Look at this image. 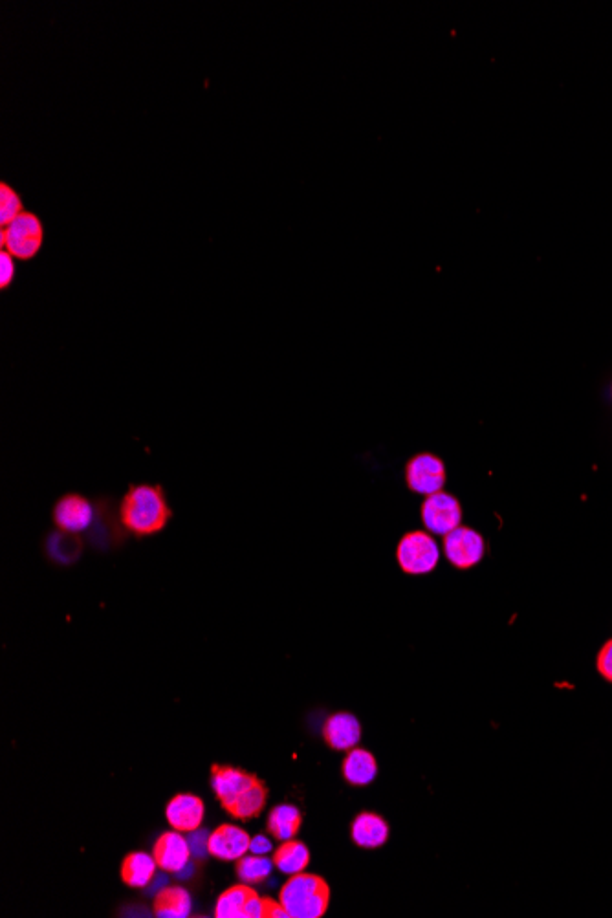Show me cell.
Here are the masks:
<instances>
[{
    "mask_svg": "<svg viewBox=\"0 0 612 918\" xmlns=\"http://www.w3.org/2000/svg\"><path fill=\"white\" fill-rule=\"evenodd\" d=\"M118 519L121 526L138 539L164 532L173 519V508L169 506L164 486L151 482L131 484L118 504Z\"/></svg>",
    "mask_w": 612,
    "mask_h": 918,
    "instance_id": "6da1fadb",
    "label": "cell"
},
{
    "mask_svg": "<svg viewBox=\"0 0 612 918\" xmlns=\"http://www.w3.org/2000/svg\"><path fill=\"white\" fill-rule=\"evenodd\" d=\"M211 787L222 809L235 820H253L261 816L268 799V788L263 781L235 766L213 765Z\"/></svg>",
    "mask_w": 612,
    "mask_h": 918,
    "instance_id": "7a4b0ae2",
    "label": "cell"
},
{
    "mask_svg": "<svg viewBox=\"0 0 612 918\" xmlns=\"http://www.w3.org/2000/svg\"><path fill=\"white\" fill-rule=\"evenodd\" d=\"M52 519L59 530L79 536L92 530L94 525H98L112 541L120 536L114 528V503L107 497L90 499L83 493H65L55 501Z\"/></svg>",
    "mask_w": 612,
    "mask_h": 918,
    "instance_id": "3957f363",
    "label": "cell"
},
{
    "mask_svg": "<svg viewBox=\"0 0 612 918\" xmlns=\"http://www.w3.org/2000/svg\"><path fill=\"white\" fill-rule=\"evenodd\" d=\"M279 902L290 918H321L330 904V887L325 878L303 871L290 876L281 887Z\"/></svg>",
    "mask_w": 612,
    "mask_h": 918,
    "instance_id": "277c9868",
    "label": "cell"
},
{
    "mask_svg": "<svg viewBox=\"0 0 612 918\" xmlns=\"http://www.w3.org/2000/svg\"><path fill=\"white\" fill-rule=\"evenodd\" d=\"M44 244L43 220L33 211H22L17 219L0 230V246L17 261H32Z\"/></svg>",
    "mask_w": 612,
    "mask_h": 918,
    "instance_id": "5b68a950",
    "label": "cell"
},
{
    "mask_svg": "<svg viewBox=\"0 0 612 918\" xmlns=\"http://www.w3.org/2000/svg\"><path fill=\"white\" fill-rule=\"evenodd\" d=\"M440 559V548L431 534L415 530L407 532L398 547H396V561L402 572L409 576H424L437 569Z\"/></svg>",
    "mask_w": 612,
    "mask_h": 918,
    "instance_id": "8992f818",
    "label": "cell"
},
{
    "mask_svg": "<svg viewBox=\"0 0 612 918\" xmlns=\"http://www.w3.org/2000/svg\"><path fill=\"white\" fill-rule=\"evenodd\" d=\"M405 484L418 495H433L442 492L446 484L444 462L433 453H418L405 464Z\"/></svg>",
    "mask_w": 612,
    "mask_h": 918,
    "instance_id": "52a82bcc",
    "label": "cell"
},
{
    "mask_svg": "<svg viewBox=\"0 0 612 918\" xmlns=\"http://www.w3.org/2000/svg\"><path fill=\"white\" fill-rule=\"evenodd\" d=\"M442 550L453 567L460 570L471 569L479 565L484 558L486 541L477 530L459 526L453 532H449L448 536H444Z\"/></svg>",
    "mask_w": 612,
    "mask_h": 918,
    "instance_id": "ba28073f",
    "label": "cell"
},
{
    "mask_svg": "<svg viewBox=\"0 0 612 918\" xmlns=\"http://www.w3.org/2000/svg\"><path fill=\"white\" fill-rule=\"evenodd\" d=\"M420 515L427 532L442 537L448 536L449 532L459 528L462 523V508L459 501L446 492L427 495L420 508Z\"/></svg>",
    "mask_w": 612,
    "mask_h": 918,
    "instance_id": "9c48e42d",
    "label": "cell"
},
{
    "mask_svg": "<svg viewBox=\"0 0 612 918\" xmlns=\"http://www.w3.org/2000/svg\"><path fill=\"white\" fill-rule=\"evenodd\" d=\"M217 918H264L263 898L250 884L226 889L215 906Z\"/></svg>",
    "mask_w": 612,
    "mask_h": 918,
    "instance_id": "30bf717a",
    "label": "cell"
},
{
    "mask_svg": "<svg viewBox=\"0 0 612 918\" xmlns=\"http://www.w3.org/2000/svg\"><path fill=\"white\" fill-rule=\"evenodd\" d=\"M250 834L237 825H220L209 834V854L222 862H237L250 851Z\"/></svg>",
    "mask_w": 612,
    "mask_h": 918,
    "instance_id": "8fae6325",
    "label": "cell"
},
{
    "mask_svg": "<svg viewBox=\"0 0 612 918\" xmlns=\"http://www.w3.org/2000/svg\"><path fill=\"white\" fill-rule=\"evenodd\" d=\"M153 856L158 867L165 873H180L186 869L193 854H191L187 838L182 836V832L173 829V831L164 832L156 840Z\"/></svg>",
    "mask_w": 612,
    "mask_h": 918,
    "instance_id": "7c38bea8",
    "label": "cell"
},
{
    "mask_svg": "<svg viewBox=\"0 0 612 918\" xmlns=\"http://www.w3.org/2000/svg\"><path fill=\"white\" fill-rule=\"evenodd\" d=\"M206 816L204 801L195 794H178L167 803L165 818L178 832H193L202 827Z\"/></svg>",
    "mask_w": 612,
    "mask_h": 918,
    "instance_id": "4fadbf2b",
    "label": "cell"
},
{
    "mask_svg": "<svg viewBox=\"0 0 612 918\" xmlns=\"http://www.w3.org/2000/svg\"><path fill=\"white\" fill-rule=\"evenodd\" d=\"M323 739L332 750L349 752L360 743V721L350 713H334L323 726Z\"/></svg>",
    "mask_w": 612,
    "mask_h": 918,
    "instance_id": "5bb4252c",
    "label": "cell"
},
{
    "mask_svg": "<svg viewBox=\"0 0 612 918\" xmlns=\"http://www.w3.org/2000/svg\"><path fill=\"white\" fill-rule=\"evenodd\" d=\"M350 836L361 849H378L389 838V823L376 812H361L350 825Z\"/></svg>",
    "mask_w": 612,
    "mask_h": 918,
    "instance_id": "9a60e30c",
    "label": "cell"
},
{
    "mask_svg": "<svg viewBox=\"0 0 612 918\" xmlns=\"http://www.w3.org/2000/svg\"><path fill=\"white\" fill-rule=\"evenodd\" d=\"M83 548H85V543L79 534L65 532L59 528L55 532H50V536L44 541L46 556L50 558V561H54L55 565H63V567L77 563L83 554Z\"/></svg>",
    "mask_w": 612,
    "mask_h": 918,
    "instance_id": "2e32d148",
    "label": "cell"
},
{
    "mask_svg": "<svg viewBox=\"0 0 612 918\" xmlns=\"http://www.w3.org/2000/svg\"><path fill=\"white\" fill-rule=\"evenodd\" d=\"M341 772L345 781L354 787H365L378 776V763L369 750L352 748L343 759Z\"/></svg>",
    "mask_w": 612,
    "mask_h": 918,
    "instance_id": "e0dca14e",
    "label": "cell"
},
{
    "mask_svg": "<svg viewBox=\"0 0 612 918\" xmlns=\"http://www.w3.org/2000/svg\"><path fill=\"white\" fill-rule=\"evenodd\" d=\"M156 860L153 854L131 853L121 864V880L129 887H147L156 876Z\"/></svg>",
    "mask_w": 612,
    "mask_h": 918,
    "instance_id": "ac0fdd59",
    "label": "cell"
},
{
    "mask_svg": "<svg viewBox=\"0 0 612 918\" xmlns=\"http://www.w3.org/2000/svg\"><path fill=\"white\" fill-rule=\"evenodd\" d=\"M301 825H303V814L294 805H277L270 810V816L266 821V829L279 842L296 838Z\"/></svg>",
    "mask_w": 612,
    "mask_h": 918,
    "instance_id": "d6986e66",
    "label": "cell"
},
{
    "mask_svg": "<svg viewBox=\"0 0 612 918\" xmlns=\"http://www.w3.org/2000/svg\"><path fill=\"white\" fill-rule=\"evenodd\" d=\"M154 913L162 918H186L191 913V895L180 886L164 887L154 898Z\"/></svg>",
    "mask_w": 612,
    "mask_h": 918,
    "instance_id": "ffe728a7",
    "label": "cell"
},
{
    "mask_svg": "<svg viewBox=\"0 0 612 918\" xmlns=\"http://www.w3.org/2000/svg\"><path fill=\"white\" fill-rule=\"evenodd\" d=\"M272 860L281 873L290 876L297 875V873H303L310 864V851L305 843L292 838L275 849Z\"/></svg>",
    "mask_w": 612,
    "mask_h": 918,
    "instance_id": "44dd1931",
    "label": "cell"
},
{
    "mask_svg": "<svg viewBox=\"0 0 612 918\" xmlns=\"http://www.w3.org/2000/svg\"><path fill=\"white\" fill-rule=\"evenodd\" d=\"M274 860L266 858V854H244L237 860V876L244 884H263L268 876L272 875Z\"/></svg>",
    "mask_w": 612,
    "mask_h": 918,
    "instance_id": "7402d4cb",
    "label": "cell"
},
{
    "mask_svg": "<svg viewBox=\"0 0 612 918\" xmlns=\"http://www.w3.org/2000/svg\"><path fill=\"white\" fill-rule=\"evenodd\" d=\"M24 209L21 195L17 189H13L10 184L2 182L0 184V226H8L10 222L17 219Z\"/></svg>",
    "mask_w": 612,
    "mask_h": 918,
    "instance_id": "603a6c76",
    "label": "cell"
},
{
    "mask_svg": "<svg viewBox=\"0 0 612 918\" xmlns=\"http://www.w3.org/2000/svg\"><path fill=\"white\" fill-rule=\"evenodd\" d=\"M17 259L6 250H0V288L8 290L17 277Z\"/></svg>",
    "mask_w": 612,
    "mask_h": 918,
    "instance_id": "cb8c5ba5",
    "label": "cell"
},
{
    "mask_svg": "<svg viewBox=\"0 0 612 918\" xmlns=\"http://www.w3.org/2000/svg\"><path fill=\"white\" fill-rule=\"evenodd\" d=\"M209 834H211V832L202 829V827L197 829V831L189 832L187 842H189L191 854H193L195 858H204V856L209 853Z\"/></svg>",
    "mask_w": 612,
    "mask_h": 918,
    "instance_id": "d4e9b609",
    "label": "cell"
},
{
    "mask_svg": "<svg viewBox=\"0 0 612 918\" xmlns=\"http://www.w3.org/2000/svg\"><path fill=\"white\" fill-rule=\"evenodd\" d=\"M596 667H598V673L612 684V638L600 649L598 658H596Z\"/></svg>",
    "mask_w": 612,
    "mask_h": 918,
    "instance_id": "484cf974",
    "label": "cell"
},
{
    "mask_svg": "<svg viewBox=\"0 0 612 918\" xmlns=\"http://www.w3.org/2000/svg\"><path fill=\"white\" fill-rule=\"evenodd\" d=\"M263 904L264 918H290L281 902H275L272 898H263Z\"/></svg>",
    "mask_w": 612,
    "mask_h": 918,
    "instance_id": "4316f807",
    "label": "cell"
},
{
    "mask_svg": "<svg viewBox=\"0 0 612 918\" xmlns=\"http://www.w3.org/2000/svg\"><path fill=\"white\" fill-rule=\"evenodd\" d=\"M270 851H272V842H270L266 836L259 834V836L252 838V843H250V853L268 854Z\"/></svg>",
    "mask_w": 612,
    "mask_h": 918,
    "instance_id": "83f0119b",
    "label": "cell"
}]
</instances>
